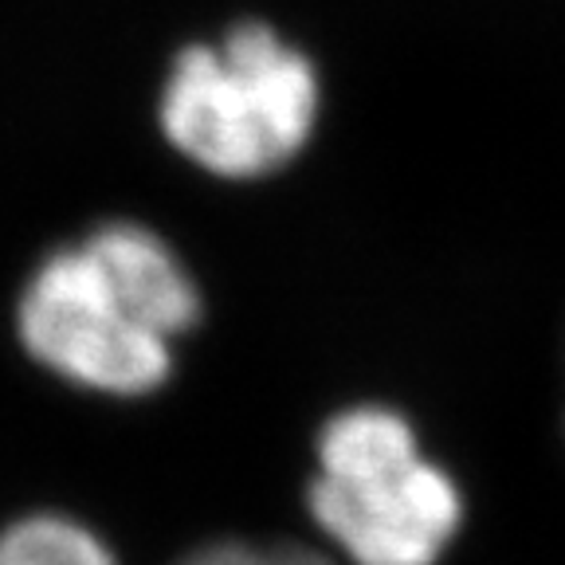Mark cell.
<instances>
[{"mask_svg": "<svg viewBox=\"0 0 565 565\" xmlns=\"http://www.w3.org/2000/svg\"><path fill=\"white\" fill-rule=\"evenodd\" d=\"M318 75L264 24H239L224 44L177 55L161 95V126L177 150L216 177H264L307 146Z\"/></svg>", "mask_w": 565, "mask_h": 565, "instance_id": "cell-3", "label": "cell"}, {"mask_svg": "<svg viewBox=\"0 0 565 565\" xmlns=\"http://www.w3.org/2000/svg\"><path fill=\"white\" fill-rule=\"evenodd\" d=\"M201 318L193 275L146 224L115 221L40 264L20 299V342L75 385L134 397L173 370V338Z\"/></svg>", "mask_w": 565, "mask_h": 565, "instance_id": "cell-1", "label": "cell"}, {"mask_svg": "<svg viewBox=\"0 0 565 565\" xmlns=\"http://www.w3.org/2000/svg\"><path fill=\"white\" fill-rule=\"evenodd\" d=\"M0 565H115V557L79 522L35 514L0 534Z\"/></svg>", "mask_w": 565, "mask_h": 565, "instance_id": "cell-4", "label": "cell"}, {"mask_svg": "<svg viewBox=\"0 0 565 565\" xmlns=\"http://www.w3.org/2000/svg\"><path fill=\"white\" fill-rule=\"evenodd\" d=\"M181 565H330L307 546H247V542H216L196 550Z\"/></svg>", "mask_w": 565, "mask_h": 565, "instance_id": "cell-5", "label": "cell"}, {"mask_svg": "<svg viewBox=\"0 0 565 565\" xmlns=\"http://www.w3.org/2000/svg\"><path fill=\"white\" fill-rule=\"evenodd\" d=\"M310 514L353 565H436L463 526V491L405 416L362 405L318 436Z\"/></svg>", "mask_w": 565, "mask_h": 565, "instance_id": "cell-2", "label": "cell"}]
</instances>
